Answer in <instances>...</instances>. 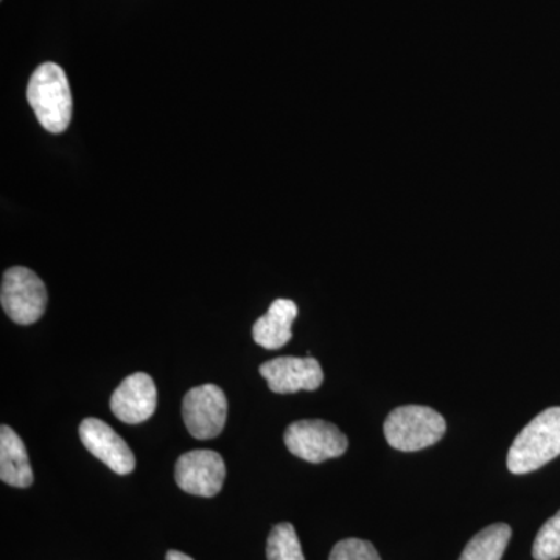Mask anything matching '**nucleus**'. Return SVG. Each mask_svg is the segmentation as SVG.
Returning <instances> with one entry per match:
<instances>
[{
	"label": "nucleus",
	"mask_w": 560,
	"mask_h": 560,
	"mask_svg": "<svg viewBox=\"0 0 560 560\" xmlns=\"http://www.w3.org/2000/svg\"><path fill=\"white\" fill-rule=\"evenodd\" d=\"M536 560H556L560 558V511L541 526L533 545Z\"/></svg>",
	"instance_id": "2eb2a0df"
},
{
	"label": "nucleus",
	"mask_w": 560,
	"mask_h": 560,
	"mask_svg": "<svg viewBox=\"0 0 560 560\" xmlns=\"http://www.w3.org/2000/svg\"><path fill=\"white\" fill-rule=\"evenodd\" d=\"M261 377L272 393L291 394L298 390H315L323 385V368L312 357H280L265 361L259 368Z\"/></svg>",
	"instance_id": "6e6552de"
},
{
	"label": "nucleus",
	"mask_w": 560,
	"mask_h": 560,
	"mask_svg": "<svg viewBox=\"0 0 560 560\" xmlns=\"http://www.w3.org/2000/svg\"><path fill=\"white\" fill-rule=\"evenodd\" d=\"M511 536L512 529L506 523L490 525L466 545L459 560H501Z\"/></svg>",
	"instance_id": "ddd939ff"
},
{
	"label": "nucleus",
	"mask_w": 560,
	"mask_h": 560,
	"mask_svg": "<svg viewBox=\"0 0 560 560\" xmlns=\"http://www.w3.org/2000/svg\"><path fill=\"white\" fill-rule=\"evenodd\" d=\"M268 560H305L300 537L291 523H279L267 541Z\"/></svg>",
	"instance_id": "4468645a"
},
{
	"label": "nucleus",
	"mask_w": 560,
	"mask_h": 560,
	"mask_svg": "<svg viewBox=\"0 0 560 560\" xmlns=\"http://www.w3.org/2000/svg\"><path fill=\"white\" fill-rule=\"evenodd\" d=\"M226 464L220 453L194 451L184 453L176 463L175 480L190 495L215 497L223 489Z\"/></svg>",
	"instance_id": "0eeeda50"
},
{
	"label": "nucleus",
	"mask_w": 560,
	"mask_h": 560,
	"mask_svg": "<svg viewBox=\"0 0 560 560\" xmlns=\"http://www.w3.org/2000/svg\"><path fill=\"white\" fill-rule=\"evenodd\" d=\"M110 411L125 423L145 422L158 407V389L145 372H136L120 383L109 401Z\"/></svg>",
	"instance_id": "9d476101"
},
{
	"label": "nucleus",
	"mask_w": 560,
	"mask_h": 560,
	"mask_svg": "<svg viewBox=\"0 0 560 560\" xmlns=\"http://www.w3.org/2000/svg\"><path fill=\"white\" fill-rule=\"evenodd\" d=\"M447 423L440 412L422 405H405L389 412L383 431L390 447L419 452L444 438Z\"/></svg>",
	"instance_id": "7ed1b4c3"
},
{
	"label": "nucleus",
	"mask_w": 560,
	"mask_h": 560,
	"mask_svg": "<svg viewBox=\"0 0 560 560\" xmlns=\"http://www.w3.org/2000/svg\"><path fill=\"white\" fill-rule=\"evenodd\" d=\"M560 455V407L536 416L515 438L508 453L511 474L525 475L540 469Z\"/></svg>",
	"instance_id": "f257e3e1"
},
{
	"label": "nucleus",
	"mask_w": 560,
	"mask_h": 560,
	"mask_svg": "<svg viewBox=\"0 0 560 560\" xmlns=\"http://www.w3.org/2000/svg\"><path fill=\"white\" fill-rule=\"evenodd\" d=\"M298 316V305L290 300H276L267 315L256 320L253 338L261 348L276 350L283 348L293 337L291 326Z\"/></svg>",
	"instance_id": "9b49d317"
},
{
	"label": "nucleus",
	"mask_w": 560,
	"mask_h": 560,
	"mask_svg": "<svg viewBox=\"0 0 560 560\" xmlns=\"http://www.w3.org/2000/svg\"><path fill=\"white\" fill-rule=\"evenodd\" d=\"M183 419L195 440H213L226 425V394L217 385L190 389L183 400Z\"/></svg>",
	"instance_id": "423d86ee"
},
{
	"label": "nucleus",
	"mask_w": 560,
	"mask_h": 560,
	"mask_svg": "<svg viewBox=\"0 0 560 560\" xmlns=\"http://www.w3.org/2000/svg\"><path fill=\"white\" fill-rule=\"evenodd\" d=\"M0 480L21 489L28 488L33 482L27 448L20 434L9 425L0 429Z\"/></svg>",
	"instance_id": "f8f14e48"
},
{
	"label": "nucleus",
	"mask_w": 560,
	"mask_h": 560,
	"mask_svg": "<svg viewBox=\"0 0 560 560\" xmlns=\"http://www.w3.org/2000/svg\"><path fill=\"white\" fill-rule=\"evenodd\" d=\"M36 119L54 135L68 130L72 119V94L65 70L55 62H44L33 72L27 90Z\"/></svg>",
	"instance_id": "f03ea898"
},
{
	"label": "nucleus",
	"mask_w": 560,
	"mask_h": 560,
	"mask_svg": "<svg viewBox=\"0 0 560 560\" xmlns=\"http://www.w3.org/2000/svg\"><path fill=\"white\" fill-rule=\"evenodd\" d=\"M165 560H194L190 556L184 555V552L171 550L167 552Z\"/></svg>",
	"instance_id": "f3484780"
},
{
	"label": "nucleus",
	"mask_w": 560,
	"mask_h": 560,
	"mask_svg": "<svg viewBox=\"0 0 560 560\" xmlns=\"http://www.w3.org/2000/svg\"><path fill=\"white\" fill-rule=\"evenodd\" d=\"M287 448L298 458L319 464L338 458L348 451V438L334 423L326 420H298L283 434Z\"/></svg>",
	"instance_id": "20e7f679"
},
{
	"label": "nucleus",
	"mask_w": 560,
	"mask_h": 560,
	"mask_svg": "<svg viewBox=\"0 0 560 560\" xmlns=\"http://www.w3.org/2000/svg\"><path fill=\"white\" fill-rule=\"evenodd\" d=\"M329 560H382L374 545L368 540L345 539L335 545Z\"/></svg>",
	"instance_id": "dca6fc26"
},
{
	"label": "nucleus",
	"mask_w": 560,
	"mask_h": 560,
	"mask_svg": "<svg viewBox=\"0 0 560 560\" xmlns=\"http://www.w3.org/2000/svg\"><path fill=\"white\" fill-rule=\"evenodd\" d=\"M0 302L11 320L21 326H31L43 318L46 312V285L36 272L28 268H10L3 275Z\"/></svg>",
	"instance_id": "39448f33"
},
{
	"label": "nucleus",
	"mask_w": 560,
	"mask_h": 560,
	"mask_svg": "<svg viewBox=\"0 0 560 560\" xmlns=\"http://www.w3.org/2000/svg\"><path fill=\"white\" fill-rule=\"evenodd\" d=\"M80 440L84 447L101 459L110 470L128 475L135 470L136 458L130 445L108 423L101 419L88 418L80 423Z\"/></svg>",
	"instance_id": "1a4fd4ad"
}]
</instances>
